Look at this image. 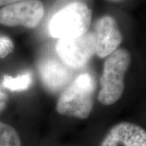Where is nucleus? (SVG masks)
I'll use <instances>...</instances> for the list:
<instances>
[{"label": "nucleus", "mask_w": 146, "mask_h": 146, "mask_svg": "<svg viewBox=\"0 0 146 146\" xmlns=\"http://www.w3.org/2000/svg\"><path fill=\"white\" fill-rule=\"evenodd\" d=\"M56 51L62 62L68 68H83L89 63L96 51L94 33L88 31L77 37L58 39Z\"/></svg>", "instance_id": "20e7f679"}, {"label": "nucleus", "mask_w": 146, "mask_h": 146, "mask_svg": "<svg viewBox=\"0 0 146 146\" xmlns=\"http://www.w3.org/2000/svg\"><path fill=\"white\" fill-rule=\"evenodd\" d=\"M131 64V54L125 49H119L106 59L100 79L101 90L98 100L102 104L115 103L124 91L125 74Z\"/></svg>", "instance_id": "f03ea898"}, {"label": "nucleus", "mask_w": 146, "mask_h": 146, "mask_svg": "<svg viewBox=\"0 0 146 146\" xmlns=\"http://www.w3.org/2000/svg\"><path fill=\"white\" fill-rule=\"evenodd\" d=\"M7 104V94L0 87V113L5 109Z\"/></svg>", "instance_id": "f8f14e48"}, {"label": "nucleus", "mask_w": 146, "mask_h": 146, "mask_svg": "<svg viewBox=\"0 0 146 146\" xmlns=\"http://www.w3.org/2000/svg\"><path fill=\"white\" fill-rule=\"evenodd\" d=\"M93 33L96 41L95 54L101 58L116 50L123 41L118 24L110 16H102L96 21Z\"/></svg>", "instance_id": "423d86ee"}, {"label": "nucleus", "mask_w": 146, "mask_h": 146, "mask_svg": "<svg viewBox=\"0 0 146 146\" xmlns=\"http://www.w3.org/2000/svg\"><path fill=\"white\" fill-rule=\"evenodd\" d=\"M14 43L9 36L0 33V58H4L13 51Z\"/></svg>", "instance_id": "9b49d317"}, {"label": "nucleus", "mask_w": 146, "mask_h": 146, "mask_svg": "<svg viewBox=\"0 0 146 146\" xmlns=\"http://www.w3.org/2000/svg\"><path fill=\"white\" fill-rule=\"evenodd\" d=\"M44 15L45 7L42 1L24 0L0 8V25L34 29L39 25Z\"/></svg>", "instance_id": "39448f33"}, {"label": "nucleus", "mask_w": 146, "mask_h": 146, "mask_svg": "<svg viewBox=\"0 0 146 146\" xmlns=\"http://www.w3.org/2000/svg\"><path fill=\"white\" fill-rule=\"evenodd\" d=\"M21 1H24V0H0V7H4V6L12 4V3L21 2Z\"/></svg>", "instance_id": "ddd939ff"}, {"label": "nucleus", "mask_w": 146, "mask_h": 146, "mask_svg": "<svg viewBox=\"0 0 146 146\" xmlns=\"http://www.w3.org/2000/svg\"><path fill=\"white\" fill-rule=\"evenodd\" d=\"M0 146H21L20 135L11 126L0 121Z\"/></svg>", "instance_id": "9d476101"}, {"label": "nucleus", "mask_w": 146, "mask_h": 146, "mask_svg": "<svg viewBox=\"0 0 146 146\" xmlns=\"http://www.w3.org/2000/svg\"><path fill=\"white\" fill-rule=\"evenodd\" d=\"M71 68L54 58L44 59L38 66L42 85L47 91L56 94L62 91L72 80Z\"/></svg>", "instance_id": "0eeeda50"}, {"label": "nucleus", "mask_w": 146, "mask_h": 146, "mask_svg": "<svg viewBox=\"0 0 146 146\" xmlns=\"http://www.w3.org/2000/svg\"><path fill=\"white\" fill-rule=\"evenodd\" d=\"M101 146H146V131L135 123L123 122L108 131Z\"/></svg>", "instance_id": "6e6552de"}, {"label": "nucleus", "mask_w": 146, "mask_h": 146, "mask_svg": "<svg viewBox=\"0 0 146 146\" xmlns=\"http://www.w3.org/2000/svg\"><path fill=\"white\" fill-rule=\"evenodd\" d=\"M92 11L81 2H72L57 11L49 23L50 36L62 39L73 38L89 31Z\"/></svg>", "instance_id": "7ed1b4c3"}, {"label": "nucleus", "mask_w": 146, "mask_h": 146, "mask_svg": "<svg viewBox=\"0 0 146 146\" xmlns=\"http://www.w3.org/2000/svg\"><path fill=\"white\" fill-rule=\"evenodd\" d=\"M95 82L89 73H82L62 90L56 105L58 114L85 119L94 106Z\"/></svg>", "instance_id": "f257e3e1"}, {"label": "nucleus", "mask_w": 146, "mask_h": 146, "mask_svg": "<svg viewBox=\"0 0 146 146\" xmlns=\"http://www.w3.org/2000/svg\"><path fill=\"white\" fill-rule=\"evenodd\" d=\"M33 81V77L30 72H25L18 75L16 77L5 75L3 78L2 85L7 89L12 92L26 90Z\"/></svg>", "instance_id": "1a4fd4ad"}]
</instances>
